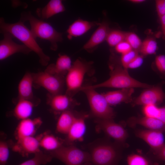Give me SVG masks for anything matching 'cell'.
Instances as JSON below:
<instances>
[{
  "instance_id": "cell-31",
  "label": "cell",
  "mask_w": 165,
  "mask_h": 165,
  "mask_svg": "<svg viewBox=\"0 0 165 165\" xmlns=\"http://www.w3.org/2000/svg\"><path fill=\"white\" fill-rule=\"evenodd\" d=\"M128 165H150L149 160L141 155L135 154L130 155L127 158Z\"/></svg>"
},
{
  "instance_id": "cell-16",
  "label": "cell",
  "mask_w": 165,
  "mask_h": 165,
  "mask_svg": "<svg viewBox=\"0 0 165 165\" xmlns=\"http://www.w3.org/2000/svg\"><path fill=\"white\" fill-rule=\"evenodd\" d=\"M42 123V121L39 117L34 119L28 118L21 120L16 130V140L33 136Z\"/></svg>"
},
{
  "instance_id": "cell-6",
  "label": "cell",
  "mask_w": 165,
  "mask_h": 165,
  "mask_svg": "<svg viewBox=\"0 0 165 165\" xmlns=\"http://www.w3.org/2000/svg\"><path fill=\"white\" fill-rule=\"evenodd\" d=\"M81 91L86 95L90 106L91 116L100 119H113L115 113L103 94L97 92L95 89H83Z\"/></svg>"
},
{
  "instance_id": "cell-8",
  "label": "cell",
  "mask_w": 165,
  "mask_h": 165,
  "mask_svg": "<svg viewBox=\"0 0 165 165\" xmlns=\"http://www.w3.org/2000/svg\"><path fill=\"white\" fill-rule=\"evenodd\" d=\"M34 83L46 90L51 95L62 94L65 83V77L46 71L32 73Z\"/></svg>"
},
{
  "instance_id": "cell-21",
  "label": "cell",
  "mask_w": 165,
  "mask_h": 165,
  "mask_svg": "<svg viewBox=\"0 0 165 165\" xmlns=\"http://www.w3.org/2000/svg\"><path fill=\"white\" fill-rule=\"evenodd\" d=\"M33 83L32 73L26 72L18 84V90L19 99L27 100L35 103L32 90Z\"/></svg>"
},
{
  "instance_id": "cell-10",
  "label": "cell",
  "mask_w": 165,
  "mask_h": 165,
  "mask_svg": "<svg viewBox=\"0 0 165 165\" xmlns=\"http://www.w3.org/2000/svg\"><path fill=\"white\" fill-rule=\"evenodd\" d=\"M165 100V93L161 85L145 89L133 101L134 105H157Z\"/></svg>"
},
{
  "instance_id": "cell-5",
  "label": "cell",
  "mask_w": 165,
  "mask_h": 165,
  "mask_svg": "<svg viewBox=\"0 0 165 165\" xmlns=\"http://www.w3.org/2000/svg\"><path fill=\"white\" fill-rule=\"evenodd\" d=\"M95 165H118L120 154L114 145L98 141L93 144L90 153Z\"/></svg>"
},
{
  "instance_id": "cell-39",
  "label": "cell",
  "mask_w": 165,
  "mask_h": 165,
  "mask_svg": "<svg viewBox=\"0 0 165 165\" xmlns=\"http://www.w3.org/2000/svg\"><path fill=\"white\" fill-rule=\"evenodd\" d=\"M154 153L157 160L165 162V145L159 149L154 152Z\"/></svg>"
},
{
  "instance_id": "cell-2",
  "label": "cell",
  "mask_w": 165,
  "mask_h": 165,
  "mask_svg": "<svg viewBox=\"0 0 165 165\" xmlns=\"http://www.w3.org/2000/svg\"><path fill=\"white\" fill-rule=\"evenodd\" d=\"M152 85L140 82L131 77L127 69L122 66L117 65L112 68L110 73V77L106 81L99 84L82 86L80 91L83 89H93L101 87L116 88H140L146 89Z\"/></svg>"
},
{
  "instance_id": "cell-27",
  "label": "cell",
  "mask_w": 165,
  "mask_h": 165,
  "mask_svg": "<svg viewBox=\"0 0 165 165\" xmlns=\"http://www.w3.org/2000/svg\"><path fill=\"white\" fill-rule=\"evenodd\" d=\"M52 158L53 157L50 154H45L40 151L35 153L34 157L32 158L19 165H45L50 162Z\"/></svg>"
},
{
  "instance_id": "cell-33",
  "label": "cell",
  "mask_w": 165,
  "mask_h": 165,
  "mask_svg": "<svg viewBox=\"0 0 165 165\" xmlns=\"http://www.w3.org/2000/svg\"><path fill=\"white\" fill-rule=\"evenodd\" d=\"M142 112L145 116L158 119L160 114V108L154 105H148L143 106Z\"/></svg>"
},
{
  "instance_id": "cell-43",
  "label": "cell",
  "mask_w": 165,
  "mask_h": 165,
  "mask_svg": "<svg viewBox=\"0 0 165 165\" xmlns=\"http://www.w3.org/2000/svg\"><path fill=\"white\" fill-rule=\"evenodd\" d=\"M82 165H93L92 163L90 162H87L83 164Z\"/></svg>"
},
{
  "instance_id": "cell-42",
  "label": "cell",
  "mask_w": 165,
  "mask_h": 165,
  "mask_svg": "<svg viewBox=\"0 0 165 165\" xmlns=\"http://www.w3.org/2000/svg\"><path fill=\"white\" fill-rule=\"evenodd\" d=\"M145 0H130L129 1L135 3H141L145 2Z\"/></svg>"
},
{
  "instance_id": "cell-30",
  "label": "cell",
  "mask_w": 165,
  "mask_h": 165,
  "mask_svg": "<svg viewBox=\"0 0 165 165\" xmlns=\"http://www.w3.org/2000/svg\"><path fill=\"white\" fill-rule=\"evenodd\" d=\"M125 40L129 44L133 50L138 51L142 42L137 34L132 32H126Z\"/></svg>"
},
{
  "instance_id": "cell-25",
  "label": "cell",
  "mask_w": 165,
  "mask_h": 165,
  "mask_svg": "<svg viewBox=\"0 0 165 165\" xmlns=\"http://www.w3.org/2000/svg\"><path fill=\"white\" fill-rule=\"evenodd\" d=\"M76 116L71 110L61 112L56 125V130L59 133L67 134Z\"/></svg>"
},
{
  "instance_id": "cell-15",
  "label": "cell",
  "mask_w": 165,
  "mask_h": 165,
  "mask_svg": "<svg viewBox=\"0 0 165 165\" xmlns=\"http://www.w3.org/2000/svg\"><path fill=\"white\" fill-rule=\"evenodd\" d=\"M110 31L108 23L105 21L99 23L97 28L83 46V49L88 51H92L99 45L106 41Z\"/></svg>"
},
{
  "instance_id": "cell-14",
  "label": "cell",
  "mask_w": 165,
  "mask_h": 165,
  "mask_svg": "<svg viewBox=\"0 0 165 165\" xmlns=\"http://www.w3.org/2000/svg\"><path fill=\"white\" fill-rule=\"evenodd\" d=\"M163 133L149 129L139 130L136 132V135L145 141L154 152L165 145Z\"/></svg>"
},
{
  "instance_id": "cell-20",
  "label": "cell",
  "mask_w": 165,
  "mask_h": 165,
  "mask_svg": "<svg viewBox=\"0 0 165 165\" xmlns=\"http://www.w3.org/2000/svg\"><path fill=\"white\" fill-rule=\"evenodd\" d=\"M99 23L78 19L74 21L68 27L67 31V37L69 39L81 36L93 27L98 25Z\"/></svg>"
},
{
  "instance_id": "cell-18",
  "label": "cell",
  "mask_w": 165,
  "mask_h": 165,
  "mask_svg": "<svg viewBox=\"0 0 165 165\" xmlns=\"http://www.w3.org/2000/svg\"><path fill=\"white\" fill-rule=\"evenodd\" d=\"M134 92L133 88L121 89L103 94L109 105L114 106L122 103H128L132 101Z\"/></svg>"
},
{
  "instance_id": "cell-9",
  "label": "cell",
  "mask_w": 165,
  "mask_h": 165,
  "mask_svg": "<svg viewBox=\"0 0 165 165\" xmlns=\"http://www.w3.org/2000/svg\"><path fill=\"white\" fill-rule=\"evenodd\" d=\"M95 122L97 128L118 143L124 142L127 138L128 134L125 129L112 119H96Z\"/></svg>"
},
{
  "instance_id": "cell-7",
  "label": "cell",
  "mask_w": 165,
  "mask_h": 165,
  "mask_svg": "<svg viewBox=\"0 0 165 165\" xmlns=\"http://www.w3.org/2000/svg\"><path fill=\"white\" fill-rule=\"evenodd\" d=\"M50 155L60 160L66 165H82L91 161L90 154L73 145L62 146L50 152Z\"/></svg>"
},
{
  "instance_id": "cell-37",
  "label": "cell",
  "mask_w": 165,
  "mask_h": 165,
  "mask_svg": "<svg viewBox=\"0 0 165 165\" xmlns=\"http://www.w3.org/2000/svg\"><path fill=\"white\" fill-rule=\"evenodd\" d=\"M144 56L138 54L136 57L128 65L127 68L134 69L140 67L143 62Z\"/></svg>"
},
{
  "instance_id": "cell-11",
  "label": "cell",
  "mask_w": 165,
  "mask_h": 165,
  "mask_svg": "<svg viewBox=\"0 0 165 165\" xmlns=\"http://www.w3.org/2000/svg\"><path fill=\"white\" fill-rule=\"evenodd\" d=\"M4 38L0 41V60L2 61L16 53L28 54L31 51L24 44H19L14 42L13 36L10 33H2Z\"/></svg>"
},
{
  "instance_id": "cell-26",
  "label": "cell",
  "mask_w": 165,
  "mask_h": 165,
  "mask_svg": "<svg viewBox=\"0 0 165 165\" xmlns=\"http://www.w3.org/2000/svg\"><path fill=\"white\" fill-rule=\"evenodd\" d=\"M62 144V142L57 138L46 132L43 133L40 141V147L50 152L58 149Z\"/></svg>"
},
{
  "instance_id": "cell-41",
  "label": "cell",
  "mask_w": 165,
  "mask_h": 165,
  "mask_svg": "<svg viewBox=\"0 0 165 165\" xmlns=\"http://www.w3.org/2000/svg\"><path fill=\"white\" fill-rule=\"evenodd\" d=\"M162 31L165 38V15L160 18Z\"/></svg>"
},
{
  "instance_id": "cell-40",
  "label": "cell",
  "mask_w": 165,
  "mask_h": 165,
  "mask_svg": "<svg viewBox=\"0 0 165 165\" xmlns=\"http://www.w3.org/2000/svg\"><path fill=\"white\" fill-rule=\"evenodd\" d=\"M158 119L165 124V107L160 108V114Z\"/></svg>"
},
{
  "instance_id": "cell-38",
  "label": "cell",
  "mask_w": 165,
  "mask_h": 165,
  "mask_svg": "<svg viewBox=\"0 0 165 165\" xmlns=\"http://www.w3.org/2000/svg\"><path fill=\"white\" fill-rule=\"evenodd\" d=\"M155 2L156 12L160 18L165 15V0H156Z\"/></svg>"
},
{
  "instance_id": "cell-24",
  "label": "cell",
  "mask_w": 165,
  "mask_h": 165,
  "mask_svg": "<svg viewBox=\"0 0 165 165\" xmlns=\"http://www.w3.org/2000/svg\"><path fill=\"white\" fill-rule=\"evenodd\" d=\"M35 104L30 100L20 99L13 110V114L21 120L29 118L31 115Z\"/></svg>"
},
{
  "instance_id": "cell-17",
  "label": "cell",
  "mask_w": 165,
  "mask_h": 165,
  "mask_svg": "<svg viewBox=\"0 0 165 165\" xmlns=\"http://www.w3.org/2000/svg\"><path fill=\"white\" fill-rule=\"evenodd\" d=\"M88 116V115L85 114L76 115L67 134V142L71 143L77 141H82L86 131L85 120Z\"/></svg>"
},
{
  "instance_id": "cell-34",
  "label": "cell",
  "mask_w": 165,
  "mask_h": 165,
  "mask_svg": "<svg viewBox=\"0 0 165 165\" xmlns=\"http://www.w3.org/2000/svg\"><path fill=\"white\" fill-rule=\"evenodd\" d=\"M138 51L132 50L128 52L121 55V62L122 66L127 69L128 65L138 55Z\"/></svg>"
},
{
  "instance_id": "cell-28",
  "label": "cell",
  "mask_w": 165,
  "mask_h": 165,
  "mask_svg": "<svg viewBox=\"0 0 165 165\" xmlns=\"http://www.w3.org/2000/svg\"><path fill=\"white\" fill-rule=\"evenodd\" d=\"M157 49V44L156 40L152 38H148L142 42L138 52L144 56L154 54Z\"/></svg>"
},
{
  "instance_id": "cell-19",
  "label": "cell",
  "mask_w": 165,
  "mask_h": 165,
  "mask_svg": "<svg viewBox=\"0 0 165 165\" xmlns=\"http://www.w3.org/2000/svg\"><path fill=\"white\" fill-rule=\"evenodd\" d=\"M72 65L71 59L68 56L60 54L55 64H50L45 71L52 74L64 76Z\"/></svg>"
},
{
  "instance_id": "cell-22",
  "label": "cell",
  "mask_w": 165,
  "mask_h": 165,
  "mask_svg": "<svg viewBox=\"0 0 165 165\" xmlns=\"http://www.w3.org/2000/svg\"><path fill=\"white\" fill-rule=\"evenodd\" d=\"M131 126L136 124L141 125L148 129L159 131L163 132L165 131V124L157 118L144 116L132 117L128 120Z\"/></svg>"
},
{
  "instance_id": "cell-12",
  "label": "cell",
  "mask_w": 165,
  "mask_h": 165,
  "mask_svg": "<svg viewBox=\"0 0 165 165\" xmlns=\"http://www.w3.org/2000/svg\"><path fill=\"white\" fill-rule=\"evenodd\" d=\"M43 134V133L35 137L29 136L17 140L13 147V151L19 153L23 156L39 152L40 141Z\"/></svg>"
},
{
  "instance_id": "cell-1",
  "label": "cell",
  "mask_w": 165,
  "mask_h": 165,
  "mask_svg": "<svg viewBox=\"0 0 165 165\" xmlns=\"http://www.w3.org/2000/svg\"><path fill=\"white\" fill-rule=\"evenodd\" d=\"M21 20L14 23H6L3 18L0 19V31L2 33L7 32L22 42L38 56L39 62L43 66L47 65L50 61V57L45 54L37 43L31 31Z\"/></svg>"
},
{
  "instance_id": "cell-23",
  "label": "cell",
  "mask_w": 165,
  "mask_h": 165,
  "mask_svg": "<svg viewBox=\"0 0 165 165\" xmlns=\"http://www.w3.org/2000/svg\"><path fill=\"white\" fill-rule=\"evenodd\" d=\"M65 10L61 0H51L43 8L38 9L36 13L42 20L47 19Z\"/></svg>"
},
{
  "instance_id": "cell-4",
  "label": "cell",
  "mask_w": 165,
  "mask_h": 165,
  "mask_svg": "<svg viewBox=\"0 0 165 165\" xmlns=\"http://www.w3.org/2000/svg\"><path fill=\"white\" fill-rule=\"evenodd\" d=\"M92 63L77 59L72 64L65 77V94L72 97L79 91L85 75L90 72Z\"/></svg>"
},
{
  "instance_id": "cell-32",
  "label": "cell",
  "mask_w": 165,
  "mask_h": 165,
  "mask_svg": "<svg viewBox=\"0 0 165 165\" xmlns=\"http://www.w3.org/2000/svg\"><path fill=\"white\" fill-rule=\"evenodd\" d=\"M9 155V143L6 141L0 142V165H8Z\"/></svg>"
},
{
  "instance_id": "cell-13",
  "label": "cell",
  "mask_w": 165,
  "mask_h": 165,
  "mask_svg": "<svg viewBox=\"0 0 165 165\" xmlns=\"http://www.w3.org/2000/svg\"><path fill=\"white\" fill-rule=\"evenodd\" d=\"M48 102L51 108L54 112H61L71 110L78 105V102L72 97L65 94L50 95Z\"/></svg>"
},
{
  "instance_id": "cell-29",
  "label": "cell",
  "mask_w": 165,
  "mask_h": 165,
  "mask_svg": "<svg viewBox=\"0 0 165 165\" xmlns=\"http://www.w3.org/2000/svg\"><path fill=\"white\" fill-rule=\"evenodd\" d=\"M126 32L119 30L110 31L106 41L111 47H115L119 43L125 40Z\"/></svg>"
},
{
  "instance_id": "cell-35",
  "label": "cell",
  "mask_w": 165,
  "mask_h": 165,
  "mask_svg": "<svg viewBox=\"0 0 165 165\" xmlns=\"http://www.w3.org/2000/svg\"><path fill=\"white\" fill-rule=\"evenodd\" d=\"M155 64L158 72L165 76V55L160 54L157 56L155 58Z\"/></svg>"
},
{
  "instance_id": "cell-36",
  "label": "cell",
  "mask_w": 165,
  "mask_h": 165,
  "mask_svg": "<svg viewBox=\"0 0 165 165\" xmlns=\"http://www.w3.org/2000/svg\"><path fill=\"white\" fill-rule=\"evenodd\" d=\"M116 51L121 55L132 50L129 44L125 40L120 42L115 47Z\"/></svg>"
},
{
  "instance_id": "cell-3",
  "label": "cell",
  "mask_w": 165,
  "mask_h": 165,
  "mask_svg": "<svg viewBox=\"0 0 165 165\" xmlns=\"http://www.w3.org/2000/svg\"><path fill=\"white\" fill-rule=\"evenodd\" d=\"M20 20L24 22L29 21L30 30L36 38H38L48 41L50 43L51 50H57V43L63 40L62 34L56 30L50 24L37 19L30 12L22 13Z\"/></svg>"
}]
</instances>
